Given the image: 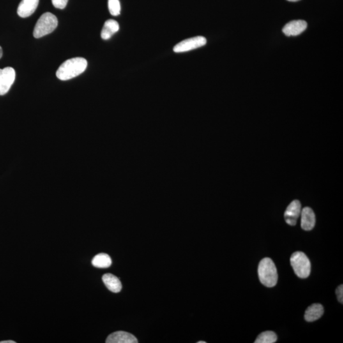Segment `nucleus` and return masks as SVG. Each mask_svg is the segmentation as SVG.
I'll list each match as a JSON object with an SVG mask.
<instances>
[{
	"label": "nucleus",
	"instance_id": "1",
	"mask_svg": "<svg viewBox=\"0 0 343 343\" xmlns=\"http://www.w3.org/2000/svg\"><path fill=\"white\" fill-rule=\"evenodd\" d=\"M87 67V60L82 57L68 59L60 66L56 76L59 80L66 81L81 75L86 70Z\"/></svg>",
	"mask_w": 343,
	"mask_h": 343
},
{
	"label": "nucleus",
	"instance_id": "2",
	"mask_svg": "<svg viewBox=\"0 0 343 343\" xmlns=\"http://www.w3.org/2000/svg\"><path fill=\"white\" fill-rule=\"evenodd\" d=\"M260 282L267 287L275 286L278 282L277 269L272 260L268 257L262 259L258 266Z\"/></svg>",
	"mask_w": 343,
	"mask_h": 343
},
{
	"label": "nucleus",
	"instance_id": "3",
	"mask_svg": "<svg viewBox=\"0 0 343 343\" xmlns=\"http://www.w3.org/2000/svg\"><path fill=\"white\" fill-rule=\"evenodd\" d=\"M58 20L56 16L50 12H46L41 16L34 27L33 36L40 38L51 33L56 29Z\"/></svg>",
	"mask_w": 343,
	"mask_h": 343
},
{
	"label": "nucleus",
	"instance_id": "4",
	"mask_svg": "<svg viewBox=\"0 0 343 343\" xmlns=\"http://www.w3.org/2000/svg\"><path fill=\"white\" fill-rule=\"evenodd\" d=\"M291 264L294 273L300 278L309 277L311 273V263L305 253L296 252L292 255Z\"/></svg>",
	"mask_w": 343,
	"mask_h": 343
},
{
	"label": "nucleus",
	"instance_id": "5",
	"mask_svg": "<svg viewBox=\"0 0 343 343\" xmlns=\"http://www.w3.org/2000/svg\"><path fill=\"white\" fill-rule=\"evenodd\" d=\"M207 40L203 36H196V37L186 39L177 43L174 48V52L176 53H183L191 51L206 45Z\"/></svg>",
	"mask_w": 343,
	"mask_h": 343
},
{
	"label": "nucleus",
	"instance_id": "6",
	"mask_svg": "<svg viewBox=\"0 0 343 343\" xmlns=\"http://www.w3.org/2000/svg\"><path fill=\"white\" fill-rule=\"evenodd\" d=\"M15 79V71L11 67L0 69V96L6 94Z\"/></svg>",
	"mask_w": 343,
	"mask_h": 343
},
{
	"label": "nucleus",
	"instance_id": "7",
	"mask_svg": "<svg viewBox=\"0 0 343 343\" xmlns=\"http://www.w3.org/2000/svg\"><path fill=\"white\" fill-rule=\"evenodd\" d=\"M301 204L298 200H294L287 207L284 213L285 222L288 225L295 226L301 213Z\"/></svg>",
	"mask_w": 343,
	"mask_h": 343
},
{
	"label": "nucleus",
	"instance_id": "8",
	"mask_svg": "<svg viewBox=\"0 0 343 343\" xmlns=\"http://www.w3.org/2000/svg\"><path fill=\"white\" fill-rule=\"evenodd\" d=\"M306 27L307 22L305 20H293L287 23L283 28L282 31L287 36H298L305 31Z\"/></svg>",
	"mask_w": 343,
	"mask_h": 343
},
{
	"label": "nucleus",
	"instance_id": "9",
	"mask_svg": "<svg viewBox=\"0 0 343 343\" xmlns=\"http://www.w3.org/2000/svg\"><path fill=\"white\" fill-rule=\"evenodd\" d=\"M301 228L305 231H310L314 229L316 219L314 211L310 207H305L301 210Z\"/></svg>",
	"mask_w": 343,
	"mask_h": 343
},
{
	"label": "nucleus",
	"instance_id": "10",
	"mask_svg": "<svg viewBox=\"0 0 343 343\" xmlns=\"http://www.w3.org/2000/svg\"><path fill=\"white\" fill-rule=\"evenodd\" d=\"M38 4L39 0H22L18 6V15L22 18L29 17L35 11Z\"/></svg>",
	"mask_w": 343,
	"mask_h": 343
},
{
	"label": "nucleus",
	"instance_id": "11",
	"mask_svg": "<svg viewBox=\"0 0 343 343\" xmlns=\"http://www.w3.org/2000/svg\"><path fill=\"white\" fill-rule=\"evenodd\" d=\"M106 343H137L138 341L134 336L123 331H118L108 336Z\"/></svg>",
	"mask_w": 343,
	"mask_h": 343
},
{
	"label": "nucleus",
	"instance_id": "12",
	"mask_svg": "<svg viewBox=\"0 0 343 343\" xmlns=\"http://www.w3.org/2000/svg\"><path fill=\"white\" fill-rule=\"evenodd\" d=\"M324 312V307L321 304H313L306 310L305 319L309 322L316 321L321 319Z\"/></svg>",
	"mask_w": 343,
	"mask_h": 343
},
{
	"label": "nucleus",
	"instance_id": "13",
	"mask_svg": "<svg viewBox=\"0 0 343 343\" xmlns=\"http://www.w3.org/2000/svg\"><path fill=\"white\" fill-rule=\"evenodd\" d=\"M103 281L110 291L114 293H118L121 291L122 285L120 280L113 274L107 273L104 275Z\"/></svg>",
	"mask_w": 343,
	"mask_h": 343
},
{
	"label": "nucleus",
	"instance_id": "14",
	"mask_svg": "<svg viewBox=\"0 0 343 343\" xmlns=\"http://www.w3.org/2000/svg\"><path fill=\"white\" fill-rule=\"evenodd\" d=\"M119 29L118 23L116 20H108L107 21L105 22L102 31H101V38L103 40H109L114 34L118 31Z\"/></svg>",
	"mask_w": 343,
	"mask_h": 343
},
{
	"label": "nucleus",
	"instance_id": "15",
	"mask_svg": "<svg viewBox=\"0 0 343 343\" xmlns=\"http://www.w3.org/2000/svg\"><path fill=\"white\" fill-rule=\"evenodd\" d=\"M92 264L98 268H108L111 266L112 261L109 255L101 253L94 257Z\"/></svg>",
	"mask_w": 343,
	"mask_h": 343
},
{
	"label": "nucleus",
	"instance_id": "16",
	"mask_svg": "<svg viewBox=\"0 0 343 343\" xmlns=\"http://www.w3.org/2000/svg\"><path fill=\"white\" fill-rule=\"evenodd\" d=\"M277 336L273 331H265L257 336L255 343H274L277 342Z\"/></svg>",
	"mask_w": 343,
	"mask_h": 343
},
{
	"label": "nucleus",
	"instance_id": "17",
	"mask_svg": "<svg viewBox=\"0 0 343 343\" xmlns=\"http://www.w3.org/2000/svg\"><path fill=\"white\" fill-rule=\"evenodd\" d=\"M108 8L112 15L118 16L120 14L121 5L119 0H108Z\"/></svg>",
	"mask_w": 343,
	"mask_h": 343
},
{
	"label": "nucleus",
	"instance_id": "18",
	"mask_svg": "<svg viewBox=\"0 0 343 343\" xmlns=\"http://www.w3.org/2000/svg\"><path fill=\"white\" fill-rule=\"evenodd\" d=\"M53 5L59 9H64L68 4V0H52Z\"/></svg>",
	"mask_w": 343,
	"mask_h": 343
},
{
	"label": "nucleus",
	"instance_id": "19",
	"mask_svg": "<svg viewBox=\"0 0 343 343\" xmlns=\"http://www.w3.org/2000/svg\"><path fill=\"white\" fill-rule=\"evenodd\" d=\"M336 295H337V298L339 302L343 304V285H340L338 286L337 289L336 291Z\"/></svg>",
	"mask_w": 343,
	"mask_h": 343
},
{
	"label": "nucleus",
	"instance_id": "20",
	"mask_svg": "<svg viewBox=\"0 0 343 343\" xmlns=\"http://www.w3.org/2000/svg\"><path fill=\"white\" fill-rule=\"evenodd\" d=\"M0 343H15V342H13V341L9 340V341H3V342H0Z\"/></svg>",
	"mask_w": 343,
	"mask_h": 343
},
{
	"label": "nucleus",
	"instance_id": "21",
	"mask_svg": "<svg viewBox=\"0 0 343 343\" xmlns=\"http://www.w3.org/2000/svg\"><path fill=\"white\" fill-rule=\"evenodd\" d=\"M2 56H3V50H2V48L0 47V59L1 58Z\"/></svg>",
	"mask_w": 343,
	"mask_h": 343
},
{
	"label": "nucleus",
	"instance_id": "22",
	"mask_svg": "<svg viewBox=\"0 0 343 343\" xmlns=\"http://www.w3.org/2000/svg\"><path fill=\"white\" fill-rule=\"evenodd\" d=\"M287 1H292V2H296V1H299V0H287Z\"/></svg>",
	"mask_w": 343,
	"mask_h": 343
},
{
	"label": "nucleus",
	"instance_id": "23",
	"mask_svg": "<svg viewBox=\"0 0 343 343\" xmlns=\"http://www.w3.org/2000/svg\"><path fill=\"white\" fill-rule=\"evenodd\" d=\"M198 343H206V342H199Z\"/></svg>",
	"mask_w": 343,
	"mask_h": 343
}]
</instances>
